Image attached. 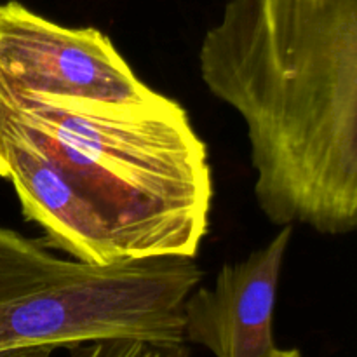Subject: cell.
Here are the masks:
<instances>
[{
  "label": "cell",
  "mask_w": 357,
  "mask_h": 357,
  "mask_svg": "<svg viewBox=\"0 0 357 357\" xmlns=\"http://www.w3.org/2000/svg\"><path fill=\"white\" fill-rule=\"evenodd\" d=\"M68 357H190L185 345H157L132 338L87 342L66 349ZM52 349H20L0 352V357H51Z\"/></svg>",
  "instance_id": "obj_7"
},
{
  "label": "cell",
  "mask_w": 357,
  "mask_h": 357,
  "mask_svg": "<svg viewBox=\"0 0 357 357\" xmlns=\"http://www.w3.org/2000/svg\"><path fill=\"white\" fill-rule=\"evenodd\" d=\"M199 68L246 126L268 222L357 229V0H229Z\"/></svg>",
  "instance_id": "obj_1"
},
{
  "label": "cell",
  "mask_w": 357,
  "mask_h": 357,
  "mask_svg": "<svg viewBox=\"0 0 357 357\" xmlns=\"http://www.w3.org/2000/svg\"><path fill=\"white\" fill-rule=\"evenodd\" d=\"M0 80L26 93L105 103H146L160 94L103 31L61 26L20 2L0 3Z\"/></svg>",
  "instance_id": "obj_3"
},
{
  "label": "cell",
  "mask_w": 357,
  "mask_h": 357,
  "mask_svg": "<svg viewBox=\"0 0 357 357\" xmlns=\"http://www.w3.org/2000/svg\"><path fill=\"white\" fill-rule=\"evenodd\" d=\"M0 176L13 183L24 218L44 230L51 248L94 267L128 260L96 206L35 145L3 105Z\"/></svg>",
  "instance_id": "obj_5"
},
{
  "label": "cell",
  "mask_w": 357,
  "mask_h": 357,
  "mask_svg": "<svg viewBox=\"0 0 357 357\" xmlns=\"http://www.w3.org/2000/svg\"><path fill=\"white\" fill-rule=\"evenodd\" d=\"M293 225L244 260L225 264L211 288H195L183 305L185 344L215 357H279L274 314Z\"/></svg>",
  "instance_id": "obj_4"
},
{
  "label": "cell",
  "mask_w": 357,
  "mask_h": 357,
  "mask_svg": "<svg viewBox=\"0 0 357 357\" xmlns=\"http://www.w3.org/2000/svg\"><path fill=\"white\" fill-rule=\"evenodd\" d=\"M82 261L52 253L45 239L0 227V352L14 349L13 319L20 296L73 274Z\"/></svg>",
  "instance_id": "obj_6"
},
{
  "label": "cell",
  "mask_w": 357,
  "mask_h": 357,
  "mask_svg": "<svg viewBox=\"0 0 357 357\" xmlns=\"http://www.w3.org/2000/svg\"><path fill=\"white\" fill-rule=\"evenodd\" d=\"M279 357H302V354L296 349H289V351H282V354Z\"/></svg>",
  "instance_id": "obj_8"
},
{
  "label": "cell",
  "mask_w": 357,
  "mask_h": 357,
  "mask_svg": "<svg viewBox=\"0 0 357 357\" xmlns=\"http://www.w3.org/2000/svg\"><path fill=\"white\" fill-rule=\"evenodd\" d=\"M0 105L96 206L128 260L197 257L209 230L211 166L178 101L105 103L0 80Z\"/></svg>",
  "instance_id": "obj_2"
}]
</instances>
